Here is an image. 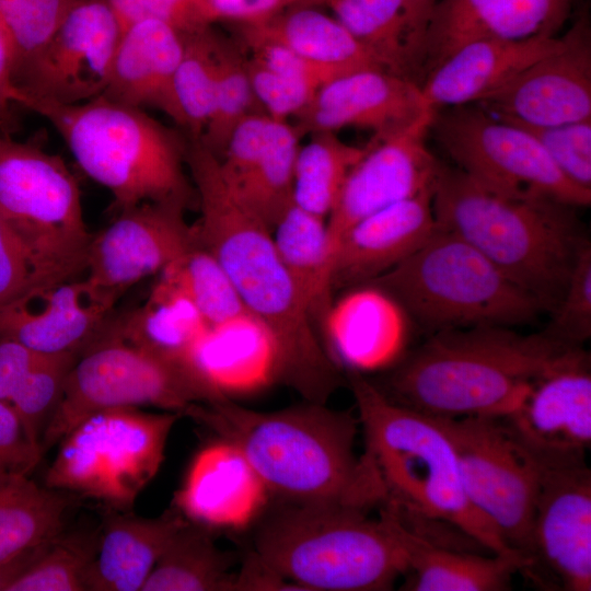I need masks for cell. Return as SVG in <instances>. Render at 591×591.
I'll return each mask as SVG.
<instances>
[{
    "label": "cell",
    "mask_w": 591,
    "mask_h": 591,
    "mask_svg": "<svg viewBox=\"0 0 591 591\" xmlns=\"http://www.w3.org/2000/svg\"><path fill=\"white\" fill-rule=\"evenodd\" d=\"M436 109L414 81L382 69H363L324 83L294 126L300 136L357 127L383 140L431 125Z\"/></svg>",
    "instance_id": "obj_19"
},
{
    "label": "cell",
    "mask_w": 591,
    "mask_h": 591,
    "mask_svg": "<svg viewBox=\"0 0 591 591\" xmlns=\"http://www.w3.org/2000/svg\"><path fill=\"white\" fill-rule=\"evenodd\" d=\"M430 125L383 140L372 138L352 166L328 216L332 256L341 235L364 217L434 187L442 163L426 146Z\"/></svg>",
    "instance_id": "obj_21"
},
{
    "label": "cell",
    "mask_w": 591,
    "mask_h": 591,
    "mask_svg": "<svg viewBox=\"0 0 591 591\" xmlns=\"http://www.w3.org/2000/svg\"><path fill=\"white\" fill-rule=\"evenodd\" d=\"M559 45L555 36L475 39L429 71L420 88L434 109L479 103Z\"/></svg>",
    "instance_id": "obj_26"
},
{
    "label": "cell",
    "mask_w": 591,
    "mask_h": 591,
    "mask_svg": "<svg viewBox=\"0 0 591 591\" xmlns=\"http://www.w3.org/2000/svg\"><path fill=\"white\" fill-rule=\"evenodd\" d=\"M188 364L220 399L254 394L281 380L276 341L252 314L207 327Z\"/></svg>",
    "instance_id": "obj_29"
},
{
    "label": "cell",
    "mask_w": 591,
    "mask_h": 591,
    "mask_svg": "<svg viewBox=\"0 0 591 591\" xmlns=\"http://www.w3.org/2000/svg\"><path fill=\"white\" fill-rule=\"evenodd\" d=\"M218 35L211 25L183 34L184 49L174 77V96L181 128L189 139H200L212 113Z\"/></svg>",
    "instance_id": "obj_40"
},
{
    "label": "cell",
    "mask_w": 591,
    "mask_h": 591,
    "mask_svg": "<svg viewBox=\"0 0 591 591\" xmlns=\"http://www.w3.org/2000/svg\"><path fill=\"white\" fill-rule=\"evenodd\" d=\"M187 209L171 202H143L117 212L115 220L93 235L85 257L86 278L124 293L134 283L159 275L199 244Z\"/></svg>",
    "instance_id": "obj_18"
},
{
    "label": "cell",
    "mask_w": 591,
    "mask_h": 591,
    "mask_svg": "<svg viewBox=\"0 0 591 591\" xmlns=\"http://www.w3.org/2000/svg\"><path fill=\"white\" fill-rule=\"evenodd\" d=\"M221 401L184 364L112 337H99L74 360L40 439L43 454L88 415L114 407L154 406L185 416Z\"/></svg>",
    "instance_id": "obj_11"
},
{
    "label": "cell",
    "mask_w": 591,
    "mask_h": 591,
    "mask_svg": "<svg viewBox=\"0 0 591 591\" xmlns=\"http://www.w3.org/2000/svg\"><path fill=\"white\" fill-rule=\"evenodd\" d=\"M43 455L13 407L0 401V473L28 475Z\"/></svg>",
    "instance_id": "obj_50"
},
{
    "label": "cell",
    "mask_w": 591,
    "mask_h": 591,
    "mask_svg": "<svg viewBox=\"0 0 591 591\" xmlns=\"http://www.w3.org/2000/svg\"><path fill=\"white\" fill-rule=\"evenodd\" d=\"M251 590H300V588L269 568L251 549L242 559L241 567L235 570L233 591Z\"/></svg>",
    "instance_id": "obj_53"
},
{
    "label": "cell",
    "mask_w": 591,
    "mask_h": 591,
    "mask_svg": "<svg viewBox=\"0 0 591 591\" xmlns=\"http://www.w3.org/2000/svg\"><path fill=\"white\" fill-rule=\"evenodd\" d=\"M448 108L436 109L430 129L470 177L508 196L551 199L575 208L590 205L591 190L567 179L526 130L479 105Z\"/></svg>",
    "instance_id": "obj_12"
},
{
    "label": "cell",
    "mask_w": 591,
    "mask_h": 591,
    "mask_svg": "<svg viewBox=\"0 0 591 591\" xmlns=\"http://www.w3.org/2000/svg\"><path fill=\"white\" fill-rule=\"evenodd\" d=\"M209 22L252 24L268 20L305 0H204Z\"/></svg>",
    "instance_id": "obj_51"
},
{
    "label": "cell",
    "mask_w": 591,
    "mask_h": 591,
    "mask_svg": "<svg viewBox=\"0 0 591 591\" xmlns=\"http://www.w3.org/2000/svg\"><path fill=\"white\" fill-rule=\"evenodd\" d=\"M573 0H440L427 38L425 77L465 43L555 36Z\"/></svg>",
    "instance_id": "obj_25"
},
{
    "label": "cell",
    "mask_w": 591,
    "mask_h": 591,
    "mask_svg": "<svg viewBox=\"0 0 591 591\" xmlns=\"http://www.w3.org/2000/svg\"><path fill=\"white\" fill-rule=\"evenodd\" d=\"M520 572L544 590H591V471L587 463L543 468Z\"/></svg>",
    "instance_id": "obj_15"
},
{
    "label": "cell",
    "mask_w": 591,
    "mask_h": 591,
    "mask_svg": "<svg viewBox=\"0 0 591 591\" xmlns=\"http://www.w3.org/2000/svg\"><path fill=\"white\" fill-rule=\"evenodd\" d=\"M300 135L286 120L273 118L265 149L234 188L236 198L271 231L293 204L292 188Z\"/></svg>",
    "instance_id": "obj_37"
},
{
    "label": "cell",
    "mask_w": 591,
    "mask_h": 591,
    "mask_svg": "<svg viewBox=\"0 0 591 591\" xmlns=\"http://www.w3.org/2000/svg\"><path fill=\"white\" fill-rule=\"evenodd\" d=\"M410 317L386 290L362 283L334 301L321 341L335 364L364 375L385 371L407 354Z\"/></svg>",
    "instance_id": "obj_22"
},
{
    "label": "cell",
    "mask_w": 591,
    "mask_h": 591,
    "mask_svg": "<svg viewBox=\"0 0 591 591\" xmlns=\"http://www.w3.org/2000/svg\"><path fill=\"white\" fill-rule=\"evenodd\" d=\"M159 277L188 298L207 327L250 314L223 268L200 244L171 263Z\"/></svg>",
    "instance_id": "obj_39"
},
{
    "label": "cell",
    "mask_w": 591,
    "mask_h": 591,
    "mask_svg": "<svg viewBox=\"0 0 591 591\" xmlns=\"http://www.w3.org/2000/svg\"><path fill=\"white\" fill-rule=\"evenodd\" d=\"M121 31L139 21L164 22L182 34L211 25L204 0H106Z\"/></svg>",
    "instance_id": "obj_48"
},
{
    "label": "cell",
    "mask_w": 591,
    "mask_h": 591,
    "mask_svg": "<svg viewBox=\"0 0 591 591\" xmlns=\"http://www.w3.org/2000/svg\"><path fill=\"white\" fill-rule=\"evenodd\" d=\"M73 1L0 0V20L14 45L16 70L43 46Z\"/></svg>",
    "instance_id": "obj_45"
},
{
    "label": "cell",
    "mask_w": 591,
    "mask_h": 591,
    "mask_svg": "<svg viewBox=\"0 0 591 591\" xmlns=\"http://www.w3.org/2000/svg\"><path fill=\"white\" fill-rule=\"evenodd\" d=\"M77 357L73 354L47 356L18 382L8 401L30 438L39 447L43 432L59 403L66 378Z\"/></svg>",
    "instance_id": "obj_43"
},
{
    "label": "cell",
    "mask_w": 591,
    "mask_h": 591,
    "mask_svg": "<svg viewBox=\"0 0 591 591\" xmlns=\"http://www.w3.org/2000/svg\"><path fill=\"white\" fill-rule=\"evenodd\" d=\"M494 116L534 127L591 119V34L586 18L560 45L479 103Z\"/></svg>",
    "instance_id": "obj_17"
},
{
    "label": "cell",
    "mask_w": 591,
    "mask_h": 591,
    "mask_svg": "<svg viewBox=\"0 0 591 591\" xmlns=\"http://www.w3.org/2000/svg\"><path fill=\"white\" fill-rule=\"evenodd\" d=\"M233 553L221 549L210 529L187 520L158 559L141 591H233Z\"/></svg>",
    "instance_id": "obj_36"
},
{
    "label": "cell",
    "mask_w": 591,
    "mask_h": 591,
    "mask_svg": "<svg viewBox=\"0 0 591 591\" xmlns=\"http://www.w3.org/2000/svg\"><path fill=\"white\" fill-rule=\"evenodd\" d=\"M121 26L106 0H74L43 44L16 70V90L78 104L106 89Z\"/></svg>",
    "instance_id": "obj_14"
},
{
    "label": "cell",
    "mask_w": 591,
    "mask_h": 591,
    "mask_svg": "<svg viewBox=\"0 0 591 591\" xmlns=\"http://www.w3.org/2000/svg\"><path fill=\"white\" fill-rule=\"evenodd\" d=\"M185 416L234 444L279 502L371 511L383 505L380 477L355 442L359 419L326 404L258 412L222 399L197 404Z\"/></svg>",
    "instance_id": "obj_2"
},
{
    "label": "cell",
    "mask_w": 591,
    "mask_h": 591,
    "mask_svg": "<svg viewBox=\"0 0 591 591\" xmlns=\"http://www.w3.org/2000/svg\"><path fill=\"white\" fill-rule=\"evenodd\" d=\"M552 321L543 331L553 339L582 347L591 335V246L580 248L565 290L551 311Z\"/></svg>",
    "instance_id": "obj_44"
},
{
    "label": "cell",
    "mask_w": 591,
    "mask_h": 591,
    "mask_svg": "<svg viewBox=\"0 0 591 591\" xmlns=\"http://www.w3.org/2000/svg\"><path fill=\"white\" fill-rule=\"evenodd\" d=\"M276 501L255 522L252 549L301 591H385L407 571L395 515Z\"/></svg>",
    "instance_id": "obj_7"
},
{
    "label": "cell",
    "mask_w": 591,
    "mask_h": 591,
    "mask_svg": "<svg viewBox=\"0 0 591 591\" xmlns=\"http://www.w3.org/2000/svg\"><path fill=\"white\" fill-rule=\"evenodd\" d=\"M368 149L369 142L363 147L351 146L332 131L312 134L297 154L293 204L312 215L328 218L348 173Z\"/></svg>",
    "instance_id": "obj_38"
},
{
    "label": "cell",
    "mask_w": 591,
    "mask_h": 591,
    "mask_svg": "<svg viewBox=\"0 0 591 591\" xmlns=\"http://www.w3.org/2000/svg\"><path fill=\"white\" fill-rule=\"evenodd\" d=\"M15 105L44 117L67 143L80 169L113 196L116 212L143 202L197 205L186 173L187 136L146 109L100 95L60 104L13 92Z\"/></svg>",
    "instance_id": "obj_6"
},
{
    "label": "cell",
    "mask_w": 591,
    "mask_h": 591,
    "mask_svg": "<svg viewBox=\"0 0 591 591\" xmlns=\"http://www.w3.org/2000/svg\"><path fill=\"white\" fill-rule=\"evenodd\" d=\"M69 506L63 491L39 486L28 475L0 473V565L63 533Z\"/></svg>",
    "instance_id": "obj_35"
},
{
    "label": "cell",
    "mask_w": 591,
    "mask_h": 591,
    "mask_svg": "<svg viewBox=\"0 0 591 591\" xmlns=\"http://www.w3.org/2000/svg\"><path fill=\"white\" fill-rule=\"evenodd\" d=\"M86 575L88 591H141L187 519L175 508L157 518L109 510Z\"/></svg>",
    "instance_id": "obj_30"
},
{
    "label": "cell",
    "mask_w": 591,
    "mask_h": 591,
    "mask_svg": "<svg viewBox=\"0 0 591 591\" xmlns=\"http://www.w3.org/2000/svg\"><path fill=\"white\" fill-rule=\"evenodd\" d=\"M367 283L386 290L410 320L432 333L511 327L545 311L475 247L438 227L415 253Z\"/></svg>",
    "instance_id": "obj_8"
},
{
    "label": "cell",
    "mask_w": 591,
    "mask_h": 591,
    "mask_svg": "<svg viewBox=\"0 0 591 591\" xmlns=\"http://www.w3.org/2000/svg\"><path fill=\"white\" fill-rule=\"evenodd\" d=\"M544 332L505 326L432 333L376 387L393 403L437 419L505 417L568 350Z\"/></svg>",
    "instance_id": "obj_3"
},
{
    "label": "cell",
    "mask_w": 591,
    "mask_h": 591,
    "mask_svg": "<svg viewBox=\"0 0 591 591\" xmlns=\"http://www.w3.org/2000/svg\"><path fill=\"white\" fill-rule=\"evenodd\" d=\"M100 533H73L49 542L7 591H86Z\"/></svg>",
    "instance_id": "obj_42"
},
{
    "label": "cell",
    "mask_w": 591,
    "mask_h": 591,
    "mask_svg": "<svg viewBox=\"0 0 591 591\" xmlns=\"http://www.w3.org/2000/svg\"><path fill=\"white\" fill-rule=\"evenodd\" d=\"M395 518L408 564L401 590L503 591L524 566L520 556L480 554L468 546L436 541Z\"/></svg>",
    "instance_id": "obj_31"
},
{
    "label": "cell",
    "mask_w": 591,
    "mask_h": 591,
    "mask_svg": "<svg viewBox=\"0 0 591 591\" xmlns=\"http://www.w3.org/2000/svg\"><path fill=\"white\" fill-rule=\"evenodd\" d=\"M120 296L86 277L34 286L0 308V338L46 355L79 356L96 340Z\"/></svg>",
    "instance_id": "obj_20"
},
{
    "label": "cell",
    "mask_w": 591,
    "mask_h": 591,
    "mask_svg": "<svg viewBox=\"0 0 591 591\" xmlns=\"http://www.w3.org/2000/svg\"><path fill=\"white\" fill-rule=\"evenodd\" d=\"M269 502L264 482L245 455L220 438L196 454L174 498L187 520L210 530L252 526Z\"/></svg>",
    "instance_id": "obj_23"
},
{
    "label": "cell",
    "mask_w": 591,
    "mask_h": 591,
    "mask_svg": "<svg viewBox=\"0 0 591 591\" xmlns=\"http://www.w3.org/2000/svg\"><path fill=\"white\" fill-rule=\"evenodd\" d=\"M240 31L243 43L279 44L337 76L384 70L335 18L315 9H287L263 22L240 24Z\"/></svg>",
    "instance_id": "obj_32"
},
{
    "label": "cell",
    "mask_w": 591,
    "mask_h": 591,
    "mask_svg": "<svg viewBox=\"0 0 591 591\" xmlns=\"http://www.w3.org/2000/svg\"><path fill=\"white\" fill-rule=\"evenodd\" d=\"M49 543V542H48ZM43 544L21 557L0 565V591H7L9 584L38 556L43 548L48 544Z\"/></svg>",
    "instance_id": "obj_55"
},
{
    "label": "cell",
    "mask_w": 591,
    "mask_h": 591,
    "mask_svg": "<svg viewBox=\"0 0 591 591\" xmlns=\"http://www.w3.org/2000/svg\"><path fill=\"white\" fill-rule=\"evenodd\" d=\"M186 164L200 211L198 242L223 268L248 313L274 337L280 383L306 402L326 404L340 385V369L311 322L271 230L236 198L217 155L197 139H188Z\"/></svg>",
    "instance_id": "obj_1"
},
{
    "label": "cell",
    "mask_w": 591,
    "mask_h": 591,
    "mask_svg": "<svg viewBox=\"0 0 591 591\" xmlns=\"http://www.w3.org/2000/svg\"><path fill=\"white\" fill-rule=\"evenodd\" d=\"M514 125L536 139L567 179L591 190V119L544 127Z\"/></svg>",
    "instance_id": "obj_46"
},
{
    "label": "cell",
    "mask_w": 591,
    "mask_h": 591,
    "mask_svg": "<svg viewBox=\"0 0 591 591\" xmlns=\"http://www.w3.org/2000/svg\"><path fill=\"white\" fill-rule=\"evenodd\" d=\"M182 417L139 407L94 412L59 441L44 485L128 512L158 474L170 433Z\"/></svg>",
    "instance_id": "obj_9"
},
{
    "label": "cell",
    "mask_w": 591,
    "mask_h": 591,
    "mask_svg": "<svg viewBox=\"0 0 591 591\" xmlns=\"http://www.w3.org/2000/svg\"><path fill=\"white\" fill-rule=\"evenodd\" d=\"M438 420L454 447L470 503L524 561L543 467L502 417Z\"/></svg>",
    "instance_id": "obj_13"
},
{
    "label": "cell",
    "mask_w": 591,
    "mask_h": 591,
    "mask_svg": "<svg viewBox=\"0 0 591 591\" xmlns=\"http://www.w3.org/2000/svg\"><path fill=\"white\" fill-rule=\"evenodd\" d=\"M347 376L363 453L384 490L381 507L402 518L450 524L490 553L520 556L470 503L454 447L441 422L393 403L362 374L348 372Z\"/></svg>",
    "instance_id": "obj_5"
},
{
    "label": "cell",
    "mask_w": 591,
    "mask_h": 591,
    "mask_svg": "<svg viewBox=\"0 0 591 591\" xmlns=\"http://www.w3.org/2000/svg\"><path fill=\"white\" fill-rule=\"evenodd\" d=\"M16 55L8 30L0 20V132L11 126L13 91L15 89Z\"/></svg>",
    "instance_id": "obj_54"
},
{
    "label": "cell",
    "mask_w": 591,
    "mask_h": 591,
    "mask_svg": "<svg viewBox=\"0 0 591 591\" xmlns=\"http://www.w3.org/2000/svg\"><path fill=\"white\" fill-rule=\"evenodd\" d=\"M246 68L259 106L276 120L297 116L318 90L308 82L274 71L252 57L246 59Z\"/></svg>",
    "instance_id": "obj_47"
},
{
    "label": "cell",
    "mask_w": 591,
    "mask_h": 591,
    "mask_svg": "<svg viewBox=\"0 0 591 591\" xmlns=\"http://www.w3.org/2000/svg\"><path fill=\"white\" fill-rule=\"evenodd\" d=\"M277 252L320 336L334 302L326 219L292 204L275 224Z\"/></svg>",
    "instance_id": "obj_34"
},
{
    "label": "cell",
    "mask_w": 591,
    "mask_h": 591,
    "mask_svg": "<svg viewBox=\"0 0 591 591\" xmlns=\"http://www.w3.org/2000/svg\"><path fill=\"white\" fill-rule=\"evenodd\" d=\"M502 419L543 468L587 463L591 445L589 354L582 347L565 352Z\"/></svg>",
    "instance_id": "obj_16"
},
{
    "label": "cell",
    "mask_w": 591,
    "mask_h": 591,
    "mask_svg": "<svg viewBox=\"0 0 591 591\" xmlns=\"http://www.w3.org/2000/svg\"><path fill=\"white\" fill-rule=\"evenodd\" d=\"M386 71L421 84L438 0H323Z\"/></svg>",
    "instance_id": "obj_27"
},
{
    "label": "cell",
    "mask_w": 591,
    "mask_h": 591,
    "mask_svg": "<svg viewBox=\"0 0 591 591\" xmlns=\"http://www.w3.org/2000/svg\"><path fill=\"white\" fill-rule=\"evenodd\" d=\"M47 356L9 338H0V401L8 402L18 382Z\"/></svg>",
    "instance_id": "obj_52"
},
{
    "label": "cell",
    "mask_w": 591,
    "mask_h": 591,
    "mask_svg": "<svg viewBox=\"0 0 591 591\" xmlns=\"http://www.w3.org/2000/svg\"><path fill=\"white\" fill-rule=\"evenodd\" d=\"M0 213L45 282L76 278L84 270L93 235L77 179L59 155L0 132Z\"/></svg>",
    "instance_id": "obj_10"
},
{
    "label": "cell",
    "mask_w": 591,
    "mask_h": 591,
    "mask_svg": "<svg viewBox=\"0 0 591 591\" xmlns=\"http://www.w3.org/2000/svg\"><path fill=\"white\" fill-rule=\"evenodd\" d=\"M183 49V34L164 22L144 20L125 27L102 95L142 109L157 108L181 128L174 77Z\"/></svg>",
    "instance_id": "obj_28"
},
{
    "label": "cell",
    "mask_w": 591,
    "mask_h": 591,
    "mask_svg": "<svg viewBox=\"0 0 591 591\" xmlns=\"http://www.w3.org/2000/svg\"><path fill=\"white\" fill-rule=\"evenodd\" d=\"M432 194L426 189L352 224L332 256L334 290L367 283L415 253L437 229Z\"/></svg>",
    "instance_id": "obj_24"
},
{
    "label": "cell",
    "mask_w": 591,
    "mask_h": 591,
    "mask_svg": "<svg viewBox=\"0 0 591 591\" xmlns=\"http://www.w3.org/2000/svg\"><path fill=\"white\" fill-rule=\"evenodd\" d=\"M207 325L178 289L159 279L147 300L108 320L100 337H112L189 367L190 354Z\"/></svg>",
    "instance_id": "obj_33"
},
{
    "label": "cell",
    "mask_w": 591,
    "mask_h": 591,
    "mask_svg": "<svg viewBox=\"0 0 591 591\" xmlns=\"http://www.w3.org/2000/svg\"><path fill=\"white\" fill-rule=\"evenodd\" d=\"M45 282L33 256L0 213V308Z\"/></svg>",
    "instance_id": "obj_49"
},
{
    "label": "cell",
    "mask_w": 591,
    "mask_h": 591,
    "mask_svg": "<svg viewBox=\"0 0 591 591\" xmlns=\"http://www.w3.org/2000/svg\"><path fill=\"white\" fill-rule=\"evenodd\" d=\"M258 108L262 107L251 85L246 58L231 40L218 35L213 108L198 140L220 158L234 128L248 115L264 113Z\"/></svg>",
    "instance_id": "obj_41"
},
{
    "label": "cell",
    "mask_w": 591,
    "mask_h": 591,
    "mask_svg": "<svg viewBox=\"0 0 591 591\" xmlns=\"http://www.w3.org/2000/svg\"><path fill=\"white\" fill-rule=\"evenodd\" d=\"M573 208L495 192L444 164L432 194L437 227L475 247L548 312L587 242Z\"/></svg>",
    "instance_id": "obj_4"
}]
</instances>
